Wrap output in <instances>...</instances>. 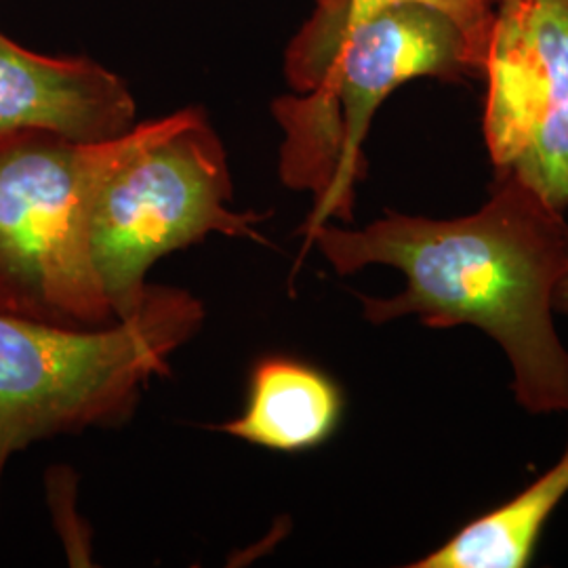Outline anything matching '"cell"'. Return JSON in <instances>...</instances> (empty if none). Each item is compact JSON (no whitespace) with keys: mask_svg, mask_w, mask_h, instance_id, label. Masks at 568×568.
<instances>
[{"mask_svg":"<svg viewBox=\"0 0 568 568\" xmlns=\"http://www.w3.org/2000/svg\"><path fill=\"white\" fill-rule=\"evenodd\" d=\"M567 236L565 213L518 178L495 173L487 203L464 217L387 211L363 230L326 222L305 232V248L316 246L339 276L366 265L400 270L398 295H358L365 321L476 326L504 349L516 403L549 415L568 413V349L554 325Z\"/></svg>","mask_w":568,"mask_h":568,"instance_id":"6da1fadb","label":"cell"},{"mask_svg":"<svg viewBox=\"0 0 568 568\" xmlns=\"http://www.w3.org/2000/svg\"><path fill=\"white\" fill-rule=\"evenodd\" d=\"M110 142L0 135V314L58 326L116 323L89 243V199Z\"/></svg>","mask_w":568,"mask_h":568,"instance_id":"5b68a950","label":"cell"},{"mask_svg":"<svg viewBox=\"0 0 568 568\" xmlns=\"http://www.w3.org/2000/svg\"><path fill=\"white\" fill-rule=\"evenodd\" d=\"M342 415L344 394L321 368L265 356L251 371L243 413L215 429L248 445L302 453L326 443Z\"/></svg>","mask_w":568,"mask_h":568,"instance_id":"ba28073f","label":"cell"},{"mask_svg":"<svg viewBox=\"0 0 568 568\" xmlns=\"http://www.w3.org/2000/svg\"><path fill=\"white\" fill-rule=\"evenodd\" d=\"M480 77L483 133L495 173L568 211V0H501Z\"/></svg>","mask_w":568,"mask_h":568,"instance_id":"8992f818","label":"cell"},{"mask_svg":"<svg viewBox=\"0 0 568 568\" xmlns=\"http://www.w3.org/2000/svg\"><path fill=\"white\" fill-rule=\"evenodd\" d=\"M227 152L203 108L135 124L112 140L91 187L89 243L116 318L138 312L161 257L209 234L265 243V215L232 211Z\"/></svg>","mask_w":568,"mask_h":568,"instance_id":"3957f363","label":"cell"},{"mask_svg":"<svg viewBox=\"0 0 568 568\" xmlns=\"http://www.w3.org/2000/svg\"><path fill=\"white\" fill-rule=\"evenodd\" d=\"M347 0H316V9L325 11H344Z\"/></svg>","mask_w":568,"mask_h":568,"instance_id":"7c38bea8","label":"cell"},{"mask_svg":"<svg viewBox=\"0 0 568 568\" xmlns=\"http://www.w3.org/2000/svg\"><path fill=\"white\" fill-rule=\"evenodd\" d=\"M135 116L129 84L102 63L34 53L0 32V135L47 131L110 142L131 131Z\"/></svg>","mask_w":568,"mask_h":568,"instance_id":"52a82bcc","label":"cell"},{"mask_svg":"<svg viewBox=\"0 0 568 568\" xmlns=\"http://www.w3.org/2000/svg\"><path fill=\"white\" fill-rule=\"evenodd\" d=\"M568 495V443L565 453L508 504L459 528L440 548L410 568H525L530 565L549 516Z\"/></svg>","mask_w":568,"mask_h":568,"instance_id":"9c48e42d","label":"cell"},{"mask_svg":"<svg viewBox=\"0 0 568 568\" xmlns=\"http://www.w3.org/2000/svg\"><path fill=\"white\" fill-rule=\"evenodd\" d=\"M284 74L295 93L272 110L284 133L281 178L314 196L304 234L331 220L352 222L368 129L396 89L417 79L480 77L464 32L415 2L352 21L314 11L286 47Z\"/></svg>","mask_w":568,"mask_h":568,"instance_id":"7a4b0ae2","label":"cell"},{"mask_svg":"<svg viewBox=\"0 0 568 568\" xmlns=\"http://www.w3.org/2000/svg\"><path fill=\"white\" fill-rule=\"evenodd\" d=\"M204 321L192 293L148 284L112 325H44L0 314V488L7 464L37 440L124 424L152 377Z\"/></svg>","mask_w":568,"mask_h":568,"instance_id":"277c9868","label":"cell"},{"mask_svg":"<svg viewBox=\"0 0 568 568\" xmlns=\"http://www.w3.org/2000/svg\"><path fill=\"white\" fill-rule=\"evenodd\" d=\"M398 2H415L426 4L440 13H445L448 20L453 21L466 37L469 53L476 61V68L480 72L483 65V53L487 44L488 28L495 18V11L501 0H347L344 11H323L314 9L316 13L331 18L335 21H352L375 9H382L386 4H398Z\"/></svg>","mask_w":568,"mask_h":568,"instance_id":"30bf717a","label":"cell"},{"mask_svg":"<svg viewBox=\"0 0 568 568\" xmlns=\"http://www.w3.org/2000/svg\"><path fill=\"white\" fill-rule=\"evenodd\" d=\"M554 310L568 314V236H567V255H565V267L560 274V281L556 284L554 291Z\"/></svg>","mask_w":568,"mask_h":568,"instance_id":"8fae6325","label":"cell"}]
</instances>
